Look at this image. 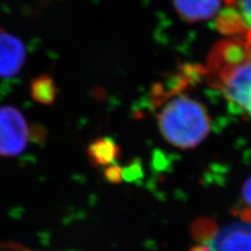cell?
<instances>
[{"label":"cell","instance_id":"7","mask_svg":"<svg viewBox=\"0 0 251 251\" xmlns=\"http://www.w3.org/2000/svg\"><path fill=\"white\" fill-rule=\"evenodd\" d=\"M87 155L94 168H106L119 159L121 149L112 138L100 137L88 146Z\"/></svg>","mask_w":251,"mask_h":251},{"label":"cell","instance_id":"11","mask_svg":"<svg viewBox=\"0 0 251 251\" xmlns=\"http://www.w3.org/2000/svg\"><path fill=\"white\" fill-rule=\"evenodd\" d=\"M242 198L243 202L246 205V210L244 211V214L247 215V218L251 217V177L245 182L244 186H243Z\"/></svg>","mask_w":251,"mask_h":251},{"label":"cell","instance_id":"3","mask_svg":"<svg viewBox=\"0 0 251 251\" xmlns=\"http://www.w3.org/2000/svg\"><path fill=\"white\" fill-rule=\"evenodd\" d=\"M28 127L25 116L11 106L0 108V157H14L26 148Z\"/></svg>","mask_w":251,"mask_h":251},{"label":"cell","instance_id":"1","mask_svg":"<svg viewBox=\"0 0 251 251\" xmlns=\"http://www.w3.org/2000/svg\"><path fill=\"white\" fill-rule=\"evenodd\" d=\"M186 80L178 78L171 89L156 86L152 101L159 107L157 120L161 135L179 149H193L207 137L210 120L206 107L187 94L179 92Z\"/></svg>","mask_w":251,"mask_h":251},{"label":"cell","instance_id":"4","mask_svg":"<svg viewBox=\"0 0 251 251\" xmlns=\"http://www.w3.org/2000/svg\"><path fill=\"white\" fill-rule=\"evenodd\" d=\"M216 23L220 33L241 39L251 49V0H225Z\"/></svg>","mask_w":251,"mask_h":251},{"label":"cell","instance_id":"5","mask_svg":"<svg viewBox=\"0 0 251 251\" xmlns=\"http://www.w3.org/2000/svg\"><path fill=\"white\" fill-rule=\"evenodd\" d=\"M26 50L19 38L0 27V76L12 77L25 62Z\"/></svg>","mask_w":251,"mask_h":251},{"label":"cell","instance_id":"10","mask_svg":"<svg viewBox=\"0 0 251 251\" xmlns=\"http://www.w3.org/2000/svg\"><path fill=\"white\" fill-rule=\"evenodd\" d=\"M104 176L110 183H120L123 179V169L117 164H111L104 170Z\"/></svg>","mask_w":251,"mask_h":251},{"label":"cell","instance_id":"8","mask_svg":"<svg viewBox=\"0 0 251 251\" xmlns=\"http://www.w3.org/2000/svg\"><path fill=\"white\" fill-rule=\"evenodd\" d=\"M30 96L42 105L50 106L56 100L58 88L53 78L49 75H41L30 82Z\"/></svg>","mask_w":251,"mask_h":251},{"label":"cell","instance_id":"9","mask_svg":"<svg viewBox=\"0 0 251 251\" xmlns=\"http://www.w3.org/2000/svg\"><path fill=\"white\" fill-rule=\"evenodd\" d=\"M217 251H251V231L235 229L220 240Z\"/></svg>","mask_w":251,"mask_h":251},{"label":"cell","instance_id":"12","mask_svg":"<svg viewBox=\"0 0 251 251\" xmlns=\"http://www.w3.org/2000/svg\"><path fill=\"white\" fill-rule=\"evenodd\" d=\"M47 136V132L40 125H35L28 130V137L35 143H43Z\"/></svg>","mask_w":251,"mask_h":251},{"label":"cell","instance_id":"2","mask_svg":"<svg viewBox=\"0 0 251 251\" xmlns=\"http://www.w3.org/2000/svg\"><path fill=\"white\" fill-rule=\"evenodd\" d=\"M204 75L214 88L251 119V49L229 37L209 52Z\"/></svg>","mask_w":251,"mask_h":251},{"label":"cell","instance_id":"6","mask_svg":"<svg viewBox=\"0 0 251 251\" xmlns=\"http://www.w3.org/2000/svg\"><path fill=\"white\" fill-rule=\"evenodd\" d=\"M178 15L187 22L213 18L220 10L221 0H174Z\"/></svg>","mask_w":251,"mask_h":251}]
</instances>
